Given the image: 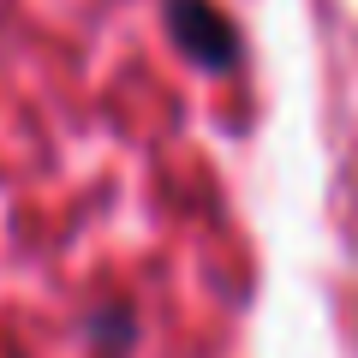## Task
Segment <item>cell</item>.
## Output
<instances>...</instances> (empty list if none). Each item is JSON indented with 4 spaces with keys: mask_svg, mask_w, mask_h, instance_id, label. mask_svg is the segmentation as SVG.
I'll list each match as a JSON object with an SVG mask.
<instances>
[{
    "mask_svg": "<svg viewBox=\"0 0 358 358\" xmlns=\"http://www.w3.org/2000/svg\"><path fill=\"white\" fill-rule=\"evenodd\" d=\"M162 30H167V42L209 78L239 72V60H245L239 24L221 13L215 0H162Z\"/></svg>",
    "mask_w": 358,
    "mask_h": 358,
    "instance_id": "cell-1",
    "label": "cell"
}]
</instances>
